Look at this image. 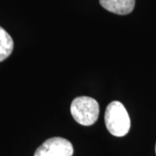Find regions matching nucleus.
<instances>
[{"label": "nucleus", "mask_w": 156, "mask_h": 156, "mask_svg": "<svg viewBox=\"0 0 156 156\" xmlns=\"http://www.w3.org/2000/svg\"><path fill=\"white\" fill-rule=\"evenodd\" d=\"M104 121L108 132L116 137H122L129 132L131 122L128 111L120 101H114L106 108Z\"/></svg>", "instance_id": "obj_1"}, {"label": "nucleus", "mask_w": 156, "mask_h": 156, "mask_svg": "<svg viewBox=\"0 0 156 156\" xmlns=\"http://www.w3.org/2000/svg\"><path fill=\"white\" fill-rule=\"evenodd\" d=\"M100 5L112 13L128 15L134 10L135 0H100Z\"/></svg>", "instance_id": "obj_4"}, {"label": "nucleus", "mask_w": 156, "mask_h": 156, "mask_svg": "<svg viewBox=\"0 0 156 156\" xmlns=\"http://www.w3.org/2000/svg\"><path fill=\"white\" fill-rule=\"evenodd\" d=\"M155 154H156V145H155Z\"/></svg>", "instance_id": "obj_6"}, {"label": "nucleus", "mask_w": 156, "mask_h": 156, "mask_svg": "<svg viewBox=\"0 0 156 156\" xmlns=\"http://www.w3.org/2000/svg\"><path fill=\"white\" fill-rule=\"evenodd\" d=\"M70 112L76 122L83 126H91L99 116V104L94 98L79 96L72 101Z\"/></svg>", "instance_id": "obj_2"}, {"label": "nucleus", "mask_w": 156, "mask_h": 156, "mask_svg": "<svg viewBox=\"0 0 156 156\" xmlns=\"http://www.w3.org/2000/svg\"><path fill=\"white\" fill-rule=\"evenodd\" d=\"M73 153L70 141L62 137H52L39 147L34 156H72Z\"/></svg>", "instance_id": "obj_3"}, {"label": "nucleus", "mask_w": 156, "mask_h": 156, "mask_svg": "<svg viewBox=\"0 0 156 156\" xmlns=\"http://www.w3.org/2000/svg\"><path fill=\"white\" fill-rule=\"evenodd\" d=\"M14 43L11 37L0 26V62L5 60L13 51Z\"/></svg>", "instance_id": "obj_5"}]
</instances>
